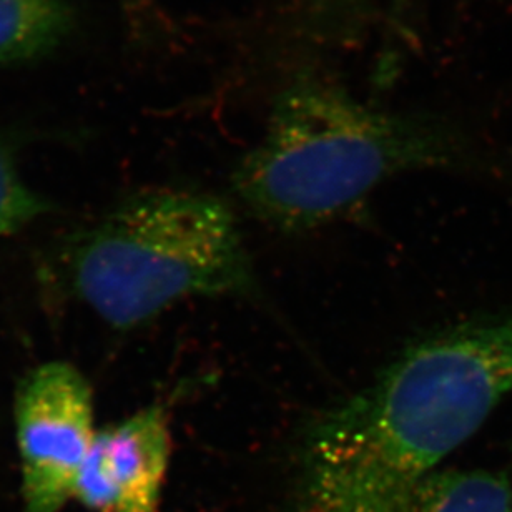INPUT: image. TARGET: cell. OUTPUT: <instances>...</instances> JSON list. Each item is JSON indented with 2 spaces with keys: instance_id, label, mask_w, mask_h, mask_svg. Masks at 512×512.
I'll return each mask as SVG.
<instances>
[{
  "instance_id": "obj_4",
  "label": "cell",
  "mask_w": 512,
  "mask_h": 512,
  "mask_svg": "<svg viewBox=\"0 0 512 512\" xmlns=\"http://www.w3.org/2000/svg\"><path fill=\"white\" fill-rule=\"evenodd\" d=\"M94 398L84 375L52 361L30 371L15 396L24 512H60L74 498L94 443Z\"/></svg>"
},
{
  "instance_id": "obj_7",
  "label": "cell",
  "mask_w": 512,
  "mask_h": 512,
  "mask_svg": "<svg viewBox=\"0 0 512 512\" xmlns=\"http://www.w3.org/2000/svg\"><path fill=\"white\" fill-rule=\"evenodd\" d=\"M411 512H512V484L486 469H438L419 486Z\"/></svg>"
},
{
  "instance_id": "obj_10",
  "label": "cell",
  "mask_w": 512,
  "mask_h": 512,
  "mask_svg": "<svg viewBox=\"0 0 512 512\" xmlns=\"http://www.w3.org/2000/svg\"><path fill=\"white\" fill-rule=\"evenodd\" d=\"M511 451H512V446H511Z\"/></svg>"
},
{
  "instance_id": "obj_5",
  "label": "cell",
  "mask_w": 512,
  "mask_h": 512,
  "mask_svg": "<svg viewBox=\"0 0 512 512\" xmlns=\"http://www.w3.org/2000/svg\"><path fill=\"white\" fill-rule=\"evenodd\" d=\"M172 454L162 406L97 429L74 499L94 512H158Z\"/></svg>"
},
{
  "instance_id": "obj_8",
  "label": "cell",
  "mask_w": 512,
  "mask_h": 512,
  "mask_svg": "<svg viewBox=\"0 0 512 512\" xmlns=\"http://www.w3.org/2000/svg\"><path fill=\"white\" fill-rule=\"evenodd\" d=\"M49 210L50 203L20 175L14 148L0 138V238L20 232Z\"/></svg>"
},
{
  "instance_id": "obj_3",
  "label": "cell",
  "mask_w": 512,
  "mask_h": 512,
  "mask_svg": "<svg viewBox=\"0 0 512 512\" xmlns=\"http://www.w3.org/2000/svg\"><path fill=\"white\" fill-rule=\"evenodd\" d=\"M69 278L75 295L119 330L185 298L253 288L232 208L187 190L142 193L107 213L70 247Z\"/></svg>"
},
{
  "instance_id": "obj_2",
  "label": "cell",
  "mask_w": 512,
  "mask_h": 512,
  "mask_svg": "<svg viewBox=\"0 0 512 512\" xmlns=\"http://www.w3.org/2000/svg\"><path fill=\"white\" fill-rule=\"evenodd\" d=\"M414 170L512 185V158L464 125L443 115L376 109L323 75L301 72L273 100L265 132L233 173V188L263 222L305 232Z\"/></svg>"
},
{
  "instance_id": "obj_1",
  "label": "cell",
  "mask_w": 512,
  "mask_h": 512,
  "mask_svg": "<svg viewBox=\"0 0 512 512\" xmlns=\"http://www.w3.org/2000/svg\"><path fill=\"white\" fill-rule=\"evenodd\" d=\"M511 393L512 308L429 333L311 424L303 511L411 512L424 479Z\"/></svg>"
},
{
  "instance_id": "obj_9",
  "label": "cell",
  "mask_w": 512,
  "mask_h": 512,
  "mask_svg": "<svg viewBox=\"0 0 512 512\" xmlns=\"http://www.w3.org/2000/svg\"><path fill=\"white\" fill-rule=\"evenodd\" d=\"M416 0H391V25L393 32H398L401 37L409 34V15L413 12Z\"/></svg>"
},
{
  "instance_id": "obj_6",
  "label": "cell",
  "mask_w": 512,
  "mask_h": 512,
  "mask_svg": "<svg viewBox=\"0 0 512 512\" xmlns=\"http://www.w3.org/2000/svg\"><path fill=\"white\" fill-rule=\"evenodd\" d=\"M74 27L70 0H0V67L54 54Z\"/></svg>"
}]
</instances>
